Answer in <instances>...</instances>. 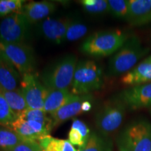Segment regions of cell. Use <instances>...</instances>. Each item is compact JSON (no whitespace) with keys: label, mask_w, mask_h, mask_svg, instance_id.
Segmentation results:
<instances>
[{"label":"cell","mask_w":151,"mask_h":151,"mask_svg":"<svg viewBox=\"0 0 151 151\" xmlns=\"http://www.w3.org/2000/svg\"><path fill=\"white\" fill-rule=\"evenodd\" d=\"M149 51L150 48L143 46L139 37L131 35L111 58L107 74L113 77L124 75L135 67Z\"/></svg>","instance_id":"obj_1"},{"label":"cell","mask_w":151,"mask_h":151,"mask_svg":"<svg viewBox=\"0 0 151 151\" xmlns=\"http://www.w3.org/2000/svg\"><path fill=\"white\" fill-rule=\"evenodd\" d=\"M130 36L120 29L97 32L84 41L81 50L87 55L96 58L111 55L123 46Z\"/></svg>","instance_id":"obj_2"},{"label":"cell","mask_w":151,"mask_h":151,"mask_svg":"<svg viewBox=\"0 0 151 151\" xmlns=\"http://www.w3.org/2000/svg\"><path fill=\"white\" fill-rule=\"evenodd\" d=\"M119 151H151V123L146 119L134 120L117 137Z\"/></svg>","instance_id":"obj_3"},{"label":"cell","mask_w":151,"mask_h":151,"mask_svg":"<svg viewBox=\"0 0 151 151\" xmlns=\"http://www.w3.org/2000/svg\"><path fill=\"white\" fill-rule=\"evenodd\" d=\"M77 64L76 56L67 55L45 68L39 78L48 90L68 89L72 84Z\"/></svg>","instance_id":"obj_4"},{"label":"cell","mask_w":151,"mask_h":151,"mask_svg":"<svg viewBox=\"0 0 151 151\" xmlns=\"http://www.w3.org/2000/svg\"><path fill=\"white\" fill-rule=\"evenodd\" d=\"M103 85V71L99 64L91 60L78 62L71 84V92L73 94H90L101 89Z\"/></svg>","instance_id":"obj_5"},{"label":"cell","mask_w":151,"mask_h":151,"mask_svg":"<svg viewBox=\"0 0 151 151\" xmlns=\"http://www.w3.org/2000/svg\"><path fill=\"white\" fill-rule=\"evenodd\" d=\"M127 109L118 94L104 101L95 115V124L100 134L106 137L118 130L123 122Z\"/></svg>","instance_id":"obj_6"},{"label":"cell","mask_w":151,"mask_h":151,"mask_svg":"<svg viewBox=\"0 0 151 151\" xmlns=\"http://www.w3.org/2000/svg\"><path fill=\"white\" fill-rule=\"evenodd\" d=\"M0 52L14 66L22 76L33 73L36 58L32 48L25 43H13L0 41Z\"/></svg>","instance_id":"obj_7"},{"label":"cell","mask_w":151,"mask_h":151,"mask_svg":"<svg viewBox=\"0 0 151 151\" xmlns=\"http://www.w3.org/2000/svg\"><path fill=\"white\" fill-rule=\"evenodd\" d=\"M32 24L20 13L6 16L0 23V41L24 43L31 35Z\"/></svg>","instance_id":"obj_8"},{"label":"cell","mask_w":151,"mask_h":151,"mask_svg":"<svg viewBox=\"0 0 151 151\" xmlns=\"http://www.w3.org/2000/svg\"><path fill=\"white\" fill-rule=\"evenodd\" d=\"M20 85L28 109L43 110L48 90L42 83L40 78L33 73H25L22 76Z\"/></svg>","instance_id":"obj_9"},{"label":"cell","mask_w":151,"mask_h":151,"mask_svg":"<svg viewBox=\"0 0 151 151\" xmlns=\"http://www.w3.org/2000/svg\"><path fill=\"white\" fill-rule=\"evenodd\" d=\"M118 95L130 111L151 108V82L129 87Z\"/></svg>","instance_id":"obj_10"},{"label":"cell","mask_w":151,"mask_h":151,"mask_svg":"<svg viewBox=\"0 0 151 151\" xmlns=\"http://www.w3.org/2000/svg\"><path fill=\"white\" fill-rule=\"evenodd\" d=\"M71 19L46 18L38 24V31L49 41L60 44L65 41V35Z\"/></svg>","instance_id":"obj_11"},{"label":"cell","mask_w":151,"mask_h":151,"mask_svg":"<svg viewBox=\"0 0 151 151\" xmlns=\"http://www.w3.org/2000/svg\"><path fill=\"white\" fill-rule=\"evenodd\" d=\"M10 128L24 141H39L43 137L50 135L51 131L39 122L26 120L19 117Z\"/></svg>","instance_id":"obj_12"},{"label":"cell","mask_w":151,"mask_h":151,"mask_svg":"<svg viewBox=\"0 0 151 151\" xmlns=\"http://www.w3.org/2000/svg\"><path fill=\"white\" fill-rule=\"evenodd\" d=\"M91 94L74 95L69 102L50 114L52 121V127H57L69 119L83 113L82 104L86 100L92 99Z\"/></svg>","instance_id":"obj_13"},{"label":"cell","mask_w":151,"mask_h":151,"mask_svg":"<svg viewBox=\"0 0 151 151\" xmlns=\"http://www.w3.org/2000/svg\"><path fill=\"white\" fill-rule=\"evenodd\" d=\"M127 21L132 26L141 27L151 23V0H129Z\"/></svg>","instance_id":"obj_14"},{"label":"cell","mask_w":151,"mask_h":151,"mask_svg":"<svg viewBox=\"0 0 151 151\" xmlns=\"http://www.w3.org/2000/svg\"><path fill=\"white\" fill-rule=\"evenodd\" d=\"M150 82H151V55L141 61L121 78L122 83L128 87Z\"/></svg>","instance_id":"obj_15"},{"label":"cell","mask_w":151,"mask_h":151,"mask_svg":"<svg viewBox=\"0 0 151 151\" xmlns=\"http://www.w3.org/2000/svg\"><path fill=\"white\" fill-rule=\"evenodd\" d=\"M56 10L55 4L49 1H30L23 5L20 14L27 18L31 24L42 21Z\"/></svg>","instance_id":"obj_16"},{"label":"cell","mask_w":151,"mask_h":151,"mask_svg":"<svg viewBox=\"0 0 151 151\" xmlns=\"http://www.w3.org/2000/svg\"><path fill=\"white\" fill-rule=\"evenodd\" d=\"M21 78L20 73L14 66L0 52V91H11L18 89Z\"/></svg>","instance_id":"obj_17"},{"label":"cell","mask_w":151,"mask_h":151,"mask_svg":"<svg viewBox=\"0 0 151 151\" xmlns=\"http://www.w3.org/2000/svg\"><path fill=\"white\" fill-rule=\"evenodd\" d=\"M74 95L72 92H70L69 89L48 90L43 111L51 114L69 102Z\"/></svg>","instance_id":"obj_18"},{"label":"cell","mask_w":151,"mask_h":151,"mask_svg":"<svg viewBox=\"0 0 151 151\" xmlns=\"http://www.w3.org/2000/svg\"><path fill=\"white\" fill-rule=\"evenodd\" d=\"M1 93L6 100L9 106L17 116H19L22 112L28 109L27 102L24 99L20 88L6 91V90H1Z\"/></svg>","instance_id":"obj_19"},{"label":"cell","mask_w":151,"mask_h":151,"mask_svg":"<svg viewBox=\"0 0 151 151\" xmlns=\"http://www.w3.org/2000/svg\"><path fill=\"white\" fill-rule=\"evenodd\" d=\"M78 151H112V143L106 137L92 132L86 146Z\"/></svg>","instance_id":"obj_20"},{"label":"cell","mask_w":151,"mask_h":151,"mask_svg":"<svg viewBox=\"0 0 151 151\" xmlns=\"http://www.w3.org/2000/svg\"><path fill=\"white\" fill-rule=\"evenodd\" d=\"M24 140L11 128L0 127V150L13 151Z\"/></svg>","instance_id":"obj_21"},{"label":"cell","mask_w":151,"mask_h":151,"mask_svg":"<svg viewBox=\"0 0 151 151\" xmlns=\"http://www.w3.org/2000/svg\"><path fill=\"white\" fill-rule=\"evenodd\" d=\"M18 117L26 120H32V121L39 122L50 129H52V128L51 118L47 116V113L41 109H27L20 113Z\"/></svg>","instance_id":"obj_22"},{"label":"cell","mask_w":151,"mask_h":151,"mask_svg":"<svg viewBox=\"0 0 151 151\" xmlns=\"http://www.w3.org/2000/svg\"><path fill=\"white\" fill-rule=\"evenodd\" d=\"M88 28L86 24L78 20H71L65 35V41H74L81 39L88 32Z\"/></svg>","instance_id":"obj_23"},{"label":"cell","mask_w":151,"mask_h":151,"mask_svg":"<svg viewBox=\"0 0 151 151\" xmlns=\"http://www.w3.org/2000/svg\"><path fill=\"white\" fill-rule=\"evenodd\" d=\"M18 116L11 110L6 100L0 93V125L9 128Z\"/></svg>","instance_id":"obj_24"},{"label":"cell","mask_w":151,"mask_h":151,"mask_svg":"<svg viewBox=\"0 0 151 151\" xmlns=\"http://www.w3.org/2000/svg\"><path fill=\"white\" fill-rule=\"evenodd\" d=\"M81 4L84 10L89 14L102 15L109 12L106 0H83L81 1Z\"/></svg>","instance_id":"obj_25"},{"label":"cell","mask_w":151,"mask_h":151,"mask_svg":"<svg viewBox=\"0 0 151 151\" xmlns=\"http://www.w3.org/2000/svg\"><path fill=\"white\" fill-rule=\"evenodd\" d=\"M109 12L117 18L127 20L129 1L127 0H108Z\"/></svg>","instance_id":"obj_26"},{"label":"cell","mask_w":151,"mask_h":151,"mask_svg":"<svg viewBox=\"0 0 151 151\" xmlns=\"http://www.w3.org/2000/svg\"><path fill=\"white\" fill-rule=\"evenodd\" d=\"M24 2L22 0H0V18L20 13Z\"/></svg>","instance_id":"obj_27"},{"label":"cell","mask_w":151,"mask_h":151,"mask_svg":"<svg viewBox=\"0 0 151 151\" xmlns=\"http://www.w3.org/2000/svg\"><path fill=\"white\" fill-rule=\"evenodd\" d=\"M38 142L43 151H63L65 140L48 135L43 137Z\"/></svg>","instance_id":"obj_28"},{"label":"cell","mask_w":151,"mask_h":151,"mask_svg":"<svg viewBox=\"0 0 151 151\" xmlns=\"http://www.w3.org/2000/svg\"><path fill=\"white\" fill-rule=\"evenodd\" d=\"M68 141L70 142L71 144L77 146L78 147V149H81L86 146V141L81 135V134L78 130L71 128L69 130V134H68Z\"/></svg>","instance_id":"obj_29"},{"label":"cell","mask_w":151,"mask_h":151,"mask_svg":"<svg viewBox=\"0 0 151 151\" xmlns=\"http://www.w3.org/2000/svg\"><path fill=\"white\" fill-rule=\"evenodd\" d=\"M13 151H43L38 141H23L17 146Z\"/></svg>","instance_id":"obj_30"},{"label":"cell","mask_w":151,"mask_h":151,"mask_svg":"<svg viewBox=\"0 0 151 151\" xmlns=\"http://www.w3.org/2000/svg\"><path fill=\"white\" fill-rule=\"evenodd\" d=\"M71 128H74V129L78 130L81 134V135L83 136L85 141L88 142V139H89L90 135H91V132H90V129L84 122L81 121L78 119H74L72 122Z\"/></svg>","instance_id":"obj_31"},{"label":"cell","mask_w":151,"mask_h":151,"mask_svg":"<svg viewBox=\"0 0 151 151\" xmlns=\"http://www.w3.org/2000/svg\"><path fill=\"white\" fill-rule=\"evenodd\" d=\"M92 99H88L86 100V101H83L82 104V111L83 113L85 112H88L91 110L92 108V104L91 102Z\"/></svg>","instance_id":"obj_32"},{"label":"cell","mask_w":151,"mask_h":151,"mask_svg":"<svg viewBox=\"0 0 151 151\" xmlns=\"http://www.w3.org/2000/svg\"><path fill=\"white\" fill-rule=\"evenodd\" d=\"M63 151H78L68 140H65Z\"/></svg>","instance_id":"obj_33"},{"label":"cell","mask_w":151,"mask_h":151,"mask_svg":"<svg viewBox=\"0 0 151 151\" xmlns=\"http://www.w3.org/2000/svg\"><path fill=\"white\" fill-rule=\"evenodd\" d=\"M150 113H151V108H150Z\"/></svg>","instance_id":"obj_34"}]
</instances>
